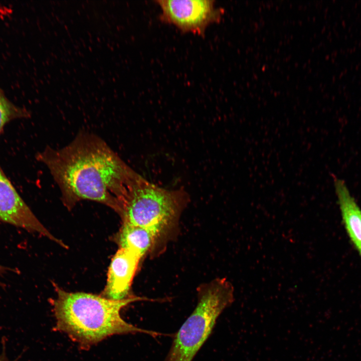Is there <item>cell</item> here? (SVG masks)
<instances>
[{
	"label": "cell",
	"mask_w": 361,
	"mask_h": 361,
	"mask_svg": "<svg viewBox=\"0 0 361 361\" xmlns=\"http://www.w3.org/2000/svg\"><path fill=\"white\" fill-rule=\"evenodd\" d=\"M36 159L49 170L68 209L88 200L107 206L120 217L127 195L141 176L101 138L86 131L61 148L47 146Z\"/></svg>",
	"instance_id": "1"
},
{
	"label": "cell",
	"mask_w": 361,
	"mask_h": 361,
	"mask_svg": "<svg viewBox=\"0 0 361 361\" xmlns=\"http://www.w3.org/2000/svg\"><path fill=\"white\" fill-rule=\"evenodd\" d=\"M57 294L51 301L56 319L53 330L66 333L82 349H88L108 337L115 334L142 333L153 337L162 334L137 327L125 321L120 311L129 304L149 300L134 296L114 301L100 295L66 291L54 284Z\"/></svg>",
	"instance_id": "2"
},
{
	"label": "cell",
	"mask_w": 361,
	"mask_h": 361,
	"mask_svg": "<svg viewBox=\"0 0 361 361\" xmlns=\"http://www.w3.org/2000/svg\"><path fill=\"white\" fill-rule=\"evenodd\" d=\"M189 201L184 189L162 188L140 176L127 195L120 218L122 223L151 231L167 245L176 236L181 215Z\"/></svg>",
	"instance_id": "3"
},
{
	"label": "cell",
	"mask_w": 361,
	"mask_h": 361,
	"mask_svg": "<svg viewBox=\"0 0 361 361\" xmlns=\"http://www.w3.org/2000/svg\"><path fill=\"white\" fill-rule=\"evenodd\" d=\"M234 287L217 278L197 288V304L173 337L165 361H192L208 338L223 310L234 300Z\"/></svg>",
	"instance_id": "4"
},
{
	"label": "cell",
	"mask_w": 361,
	"mask_h": 361,
	"mask_svg": "<svg viewBox=\"0 0 361 361\" xmlns=\"http://www.w3.org/2000/svg\"><path fill=\"white\" fill-rule=\"evenodd\" d=\"M119 248L129 250L141 259L148 256L153 257L162 253L166 245L154 233L138 226L122 223L114 237Z\"/></svg>",
	"instance_id": "8"
},
{
	"label": "cell",
	"mask_w": 361,
	"mask_h": 361,
	"mask_svg": "<svg viewBox=\"0 0 361 361\" xmlns=\"http://www.w3.org/2000/svg\"><path fill=\"white\" fill-rule=\"evenodd\" d=\"M141 260L134 253L119 248L110 263L106 283L100 295L114 301L135 296L130 293L131 286Z\"/></svg>",
	"instance_id": "7"
},
{
	"label": "cell",
	"mask_w": 361,
	"mask_h": 361,
	"mask_svg": "<svg viewBox=\"0 0 361 361\" xmlns=\"http://www.w3.org/2000/svg\"><path fill=\"white\" fill-rule=\"evenodd\" d=\"M0 221L37 233L68 248L39 221L4 172L0 165Z\"/></svg>",
	"instance_id": "6"
},
{
	"label": "cell",
	"mask_w": 361,
	"mask_h": 361,
	"mask_svg": "<svg viewBox=\"0 0 361 361\" xmlns=\"http://www.w3.org/2000/svg\"><path fill=\"white\" fill-rule=\"evenodd\" d=\"M160 19L184 32L204 36L210 24L221 20L223 10L213 0H158Z\"/></svg>",
	"instance_id": "5"
},
{
	"label": "cell",
	"mask_w": 361,
	"mask_h": 361,
	"mask_svg": "<svg viewBox=\"0 0 361 361\" xmlns=\"http://www.w3.org/2000/svg\"><path fill=\"white\" fill-rule=\"evenodd\" d=\"M333 180L345 229L361 258V209L345 182L335 176Z\"/></svg>",
	"instance_id": "9"
},
{
	"label": "cell",
	"mask_w": 361,
	"mask_h": 361,
	"mask_svg": "<svg viewBox=\"0 0 361 361\" xmlns=\"http://www.w3.org/2000/svg\"><path fill=\"white\" fill-rule=\"evenodd\" d=\"M7 268L0 264V277L6 272Z\"/></svg>",
	"instance_id": "11"
},
{
	"label": "cell",
	"mask_w": 361,
	"mask_h": 361,
	"mask_svg": "<svg viewBox=\"0 0 361 361\" xmlns=\"http://www.w3.org/2000/svg\"><path fill=\"white\" fill-rule=\"evenodd\" d=\"M4 343L3 345V348L2 350V352L0 354V361H9V359L7 356L6 352V348H5V342L4 341Z\"/></svg>",
	"instance_id": "10"
}]
</instances>
